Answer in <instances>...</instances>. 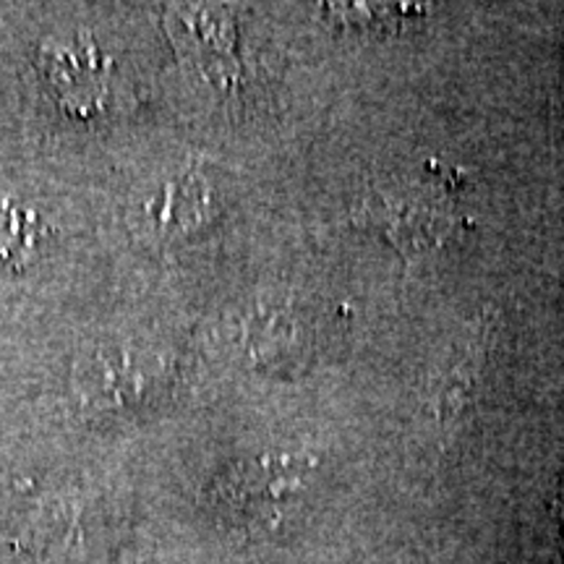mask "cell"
<instances>
[{"label": "cell", "mask_w": 564, "mask_h": 564, "mask_svg": "<svg viewBox=\"0 0 564 564\" xmlns=\"http://www.w3.org/2000/svg\"><path fill=\"white\" fill-rule=\"evenodd\" d=\"M556 520H560V544L564 552V476L560 484V494H556Z\"/></svg>", "instance_id": "obj_5"}, {"label": "cell", "mask_w": 564, "mask_h": 564, "mask_svg": "<svg viewBox=\"0 0 564 564\" xmlns=\"http://www.w3.org/2000/svg\"><path fill=\"white\" fill-rule=\"evenodd\" d=\"M74 384L87 405H116L144 390V379L131 358L112 356L108 350H97L76 366Z\"/></svg>", "instance_id": "obj_1"}, {"label": "cell", "mask_w": 564, "mask_h": 564, "mask_svg": "<svg viewBox=\"0 0 564 564\" xmlns=\"http://www.w3.org/2000/svg\"><path fill=\"white\" fill-rule=\"evenodd\" d=\"M45 225L32 209L21 207L9 196L0 199V264L21 267L37 251Z\"/></svg>", "instance_id": "obj_3"}, {"label": "cell", "mask_w": 564, "mask_h": 564, "mask_svg": "<svg viewBox=\"0 0 564 564\" xmlns=\"http://www.w3.org/2000/svg\"><path fill=\"white\" fill-rule=\"evenodd\" d=\"M202 183L199 181H175L167 183L165 192L147 204V215L162 232L188 230L199 217L202 204Z\"/></svg>", "instance_id": "obj_4"}, {"label": "cell", "mask_w": 564, "mask_h": 564, "mask_svg": "<svg viewBox=\"0 0 564 564\" xmlns=\"http://www.w3.org/2000/svg\"><path fill=\"white\" fill-rule=\"evenodd\" d=\"M76 531V512L66 499H55L40 505V510L32 514L21 535V549L37 564H66L68 552L79 539Z\"/></svg>", "instance_id": "obj_2"}]
</instances>
